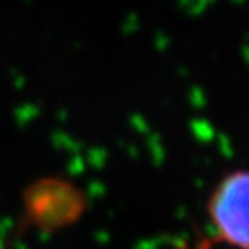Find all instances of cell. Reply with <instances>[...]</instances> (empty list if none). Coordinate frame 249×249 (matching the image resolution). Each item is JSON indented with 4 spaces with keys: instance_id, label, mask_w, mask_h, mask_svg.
<instances>
[{
    "instance_id": "6da1fadb",
    "label": "cell",
    "mask_w": 249,
    "mask_h": 249,
    "mask_svg": "<svg viewBox=\"0 0 249 249\" xmlns=\"http://www.w3.org/2000/svg\"><path fill=\"white\" fill-rule=\"evenodd\" d=\"M218 241L249 249V170H233L214 185L206 204Z\"/></svg>"
},
{
    "instance_id": "7a4b0ae2",
    "label": "cell",
    "mask_w": 249,
    "mask_h": 249,
    "mask_svg": "<svg viewBox=\"0 0 249 249\" xmlns=\"http://www.w3.org/2000/svg\"><path fill=\"white\" fill-rule=\"evenodd\" d=\"M194 249H210V244H208V242H201V244H199L197 248H194Z\"/></svg>"
}]
</instances>
